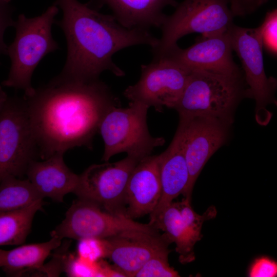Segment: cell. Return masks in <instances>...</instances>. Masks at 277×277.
Here are the masks:
<instances>
[{
	"mask_svg": "<svg viewBox=\"0 0 277 277\" xmlns=\"http://www.w3.org/2000/svg\"><path fill=\"white\" fill-rule=\"evenodd\" d=\"M106 258L126 276H134L150 259L170 252L172 243L165 233L128 230L104 239Z\"/></svg>",
	"mask_w": 277,
	"mask_h": 277,
	"instance_id": "obj_14",
	"label": "cell"
},
{
	"mask_svg": "<svg viewBox=\"0 0 277 277\" xmlns=\"http://www.w3.org/2000/svg\"><path fill=\"white\" fill-rule=\"evenodd\" d=\"M150 224L164 231L171 242L175 244V250L181 263H188L194 260L195 243L182 219L177 202H172Z\"/></svg>",
	"mask_w": 277,
	"mask_h": 277,
	"instance_id": "obj_20",
	"label": "cell"
},
{
	"mask_svg": "<svg viewBox=\"0 0 277 277\" xmlns=\"http://www.w3.org/2000/svg\"><path fill=\"white\" fill-rule=\"evenodd\" d=\"M244 74L227 75L191 71L184 91L173 109L179 115L202 116L231 126L234 111L246 97Z\"/></svg>",
	"mask_w": 277,
	"mask_h": 277,
	"instance_id": "obj_4",
	"label": "cell"
},
{
	"mask_svg": "<svg viewBox=\"0 0 277 277\" xmlns=\"http://www.w3.org/2000/svg\"><path fill=\"white\" fill-rule=\"evenodd\" d=\"M13 11L9 3L0 0V55L2 54H6L8 46L4 42V35L8 27L13 26Z\"/></svg>",
	"mask_w": 277,
	"mask_h": 277,
	"instance_id": "obj_29",
	"label": "cell"
},
{
	"mask_svg": "<svg viewBox=\"0 0 277 277\" xmlns=\"http://www.w3.org/2000/svg\"><path fill=\"white\" fill-rule=\"evenodd\" d=\"M234 16L227 0H184L160 27L162 35L152 48L153 58H158L176 47L177 41L192 33L203 36L227 31Z\"/></svg>",
	"mask_w": 277,
	"mask_h": 277,
	"instance_id": "obj_5",
	"label": "cell"
},
{
	"mask_svg": "<svg viewBox=\"0 0 277 277\" xmlns=\"http://www.w3.org/2000/svg\"><path fill=\"white\" fill-rule=\"evenodd\" d=\"M54 5L62 10V19L55 23L63 30L67 44L66 61L57 75L61 78L93 81L105 71L123 76L125 72L113 61L115 53L138 45L152 48L157 43L149 30L126 28L113 15L102 14L88 4L56 0Z\"/></svg>",
	"mask_w": 277,
	"mask_h": 277,
	"instance_id": "obj_2",
	"label": "cell"
},
{
	"mask_svg": "<svg viewBox=\"0 0 277 277\" xmlns=\"http://www.w3.org/2000/svg\"><path fill=\"white\" fill-rule=\"evenodd\" d=\"M232 51L227 30L202 36L186 49L177 46L160 58H168L191 71L202 70L227 75H239L242 73L233 60Z\"/></svg>",
	"mask_w": 277,
	"mask_h": 277,
	"instance_id": "obj_13",
	"label": "cell"
},
{
	"mask_svg": "<svg viewBox=\"0 0 277 277\" xmlns=\"http://www.w3.org/2000/svg\"><path fill=\"white\" fill-rule=\"evenodd\" d=\"M128 230L159 232L149 223L137 222L124 214L109 212L93 203L78 199L73 202L51 236L62 240L106 239Z\"/></svg>",
	"mask_w": 277,
	"mask_h": 277,
	"instance_id": "obj_9",
	"label": "cell"
},
{
	"mask_svg": "<svg viewBox=\"0 0 277 277\" xmlns=\"http://www.w3.org/2000/svg\"><path fill=\"white\" fill-rule=\"evenodd\" d=\"M179 120L170 144L159 154L161 194L156 208L149 214V224L175 199L184 194L188 184L189 175L185 155V126L183 121Z\"/></svg>",
	"mask_w": 277,
	"mask_h": 277,
	"instance_id": "obj_16",
	"label": "cell"
},
{
	"mask_svg": "<svg viewBox=\"0 0 277 277\" xmlns=\"http://www.w3.org/2000/svg\"><path fill=\"white\" fill-rule=\"evenodd\" d=\"M2 1L7 2V3H9L11 0H2Z\"/></svg>",
	"mask_w": 277,
	"mask_h": 277,
	"instance_id": "obj_32",
	"label": "cell"
},
{
	"mask_svg": "<svg viewBox=\"0 0 277 277\" xmlns=\"http://www.w3.org/2000/svg\"><path fill=\"white\" fill-rule=\"evenodd\" d=\"M191 71L165 57L153 59L141 65L138 82L124 91L129 102L153 107L160 112L163 107L174 108L179 100Z\"/></svg>",
	"mask_w": 277,
	"mask_h": 277,
	"instance_id": "obj_10",
	"label": "cell"
},
{
	"mask_svg": "<svg viewBox=\"0 0 277 277\" xmlns=\"http://www.w3.org/2000/svg\"><path fill=\"white\" fill-rule=\"evenodd\" d=\"M100 5L106 4L113 16L123 26L128 28L149 30L160 27L166 15L164 8L176 6L174 0H97Z\"/></svg>",
	"mask_w": 277,
	"mask_h": 277,
	"instance_id": "obj_18",
	"label": "cell"
},
{
	"mask_svg": "<svg viewBox=\"0 0 277 277\" xmlns=\"http://www.w3.org/2000/svg\"><path fill=\"white\" fill-rule=\"evenodd\" d=\"M233 51L241 62L247 85L246 97L255 102V117L259 124L267 125L271 117L267 106L275 103L277 82L265 73L263 46L259 27L244 28L233 24L228 29Z\"/></svg>",
	"mask_w": 277,
	"mask_h": 277,
	"instance_id": "obj_8",
	"label": "cell"
},
{
	"mask_svg": "<svg viewBox=\"0 0 277 277\" xmlns=\"http://www.w3.org/2000/svg\"><path fill=\"white\" fill-rule=\"evenodd\" d=\"M170 252H163L150 259L135 274V277H177L178 272L168 262Z\"/></svg>",
	"mask_w": 277,
	"mask_h": 277,
	"instance_id": "obj_25",
	"label": "cell"
},
{
	"mask_svg": "<svg viewBox=\"0 0 277 277\" xmlns=\"http://www.w3.org/2000/svg\"><path fill=\"white\" fill-rule=\"evenodd\" d=\"M8 98V96L7 93L3 89L2 86L0 85V110L4 106Z\"/></svg>",
	"mask_w": 277,
	"mask_h": 277,
	"instance_id": "obj_31",
	"label": "cell"
},
{
	"mask_svg": "<svg viewBox=\"0 0 277 277\" xmlns=\"http://www.w3.org/2000/svg\"><path fill=\"white\" fill-rule=\"evenodd\" d=\"M39 199L43 198L27 179L8 176L0 183V214L25 207Z\"/></svg>",
	"mask_w": 277,
	"mask_h": 277,
	"instance_id": "obj_22",
	"label": "cell"
},
{
	"mask_svg": "<svg viewBox=\"0 0 277 277\" xmlns=\"http://www.w3.org/2000/svg\"><path fill=\"white\" fill-rule=\"evenodd\" d=\"M276 275V262L267 256L255 259L248 271V275L250 277H274Z\"/></svg>",
	"mask_w": 277,
	"mask_h": 277,
	"instance_id": "obj_28",
	"label": "cell"
},
{
	"mask_svg": "<svg viewBox=\"0 0 277 277\" xmlns=\"http://www.w3.org/2000/svg\"><path fill=\"white\" fill-rule=\"evenodd\" d=\"M177 203L182 219L188 227L193 242L196 243L202 238L201 230L203 223L215 216L216 209L214 206H211L201 215L192 209L191 200L184 197L182 201Z\"/></svg>",
	"mask_w": 277,
	"mask_h": 277,
	"instance_id": "obj_23",
	"label": "cell"
},
{
	"mask_svg": "<svg viewBox=\"0 0 277 277\" xmlns=\"http://www.w3.org/2000/svg\"><path fill=\"white\" fill-rule=\"evenodd\" d=\"M161 194L159 155H150L136 165L128 179L124 195V213L132 220L151 214Z\"/></svg>",
	"mask_w": 277,
	"mask_h": 277,
	"instance_id": "obj_15",
	"label": "cell"
},
{
	"mask_svg": "<svg viewBox=\"0 0 277 277\" xmlns=\"http://www.w3.org/2000/svg\"><path fill=\"white\" fill-rule=\"evenodd\" d=\"M185 126V155L189 182L183 194L191 200L198 176L210 157L226 142L230 125L202 116L179 115Z\"/></svg>",
	"mask_w": 277,
	"mask_h": 277,
	"instance_id": "obj_12",
	"label": "cell"
},
{
	"mask_svg": "<svg viewBox=\"0 0 277 277\" xmlns=\"http://www.w3.org/2000/svg\"><path fill=\"white\" fill-rule=\"evenodd\" d=\"M149 108L129 102L128 107H114L105 115L98 130L104 143L102 161L108 162L122 152L140 161L165 144L163 137H153L149 133L147 122Z\"/></svg>",
	"mask_w": 277,
	"mask_h": 277,
	"instance_id": "obj_6",
	"label": "cell"
},
{
	"mask_svg": "<svg viewBox=\"0 0 277 277\" xmlns=\"http://www.w3.org/2000/svg\"><path fill=\"white\" fill-rule=\"evenodd\" d=\"M48 241L22 245L13 249H0V268L7 274L18 276L28 270L43 271L44 263L62 239L51 236Z\"/></svg>",
	"mask_w": 277,
	"mask_h": 277,
	"instance_id": "obj_19",
	"label": "cell"
},
{
	"mask_svg": "<svg viewBox=\"0 0 277 277\" xmlns=\"http://www.w3.org/2000/svg\"><path fill=\"white\" fill-rule=\"evenodd\" d=\"M58 12L53 4L39 16L28 18L21 14L14 21L15 37L6 52L11 66L3 86L24 90L25 96L34 92L31 78L35 69L45 55L59 48L51 32Z\"/></svg>",
	"mask_w": 277,
	"mask_h": 277,
	"instance_id": "obj_3",
	"label": "cell"
},
{
	"mask_svg": "<svg viewBox=\"0 0 277 277\" xmlns=\"http://www.w3.org/2000/svg\"><path fill=\"white\" fill-rule=\"evenodd\" d=\"M63 271L69 276H100L99 260L92 261L72 254L63 255Z\"/></svg>",
	"mask_w": 277,
	"mask_h": 277,
	"instance_id": "obj_24",
	"label": "cell"
},
{
	"mask_svg": "<svg viewBox=\"0 0 277 277\" xmlns=\"http://www.w3.org/2000/svg\"><path fill=\"white\" fill-rule=\"evenodd\" d=\"M23 97L43 160L76 147L91 149L103 117L121 106L119 98L100 79L84 82L56 76Z\"/></svg>",
	"mask_w": 277,
	"mask_h": 277,
	"instance_id": "obj_1",
	"label": "cell"
},
{
	"mask_svg": "<svg viewBox=\"0 0 277 277\" xmlns=\"http://www.w3.org/2000/svg\"><path fill=\"white\" fill-rule=\"evenodd\" d=\"M64 155L57 152L42 161L33 160L29 165L26 175L42 197L63 202L66 194L75 192L79 175L68 167Z\"/></svg>",
	"mask_w": 277,
	"mask_h": 277,
	"instance_id": "obj_17",
	"label": "cell"
},
{
	"mask_svg": "<svg viewBox=\"0 0 277 277\" xmlns=\"http://www.w3.org/2000/svg\"><path fill=\"white\" fill-rule=\"evenodd\" d=\"M139 161L127 155L116 162L91 165L79 175L74 193L78 199L93 203L107 211L125 214L126 187Z\"/></svg>",
	"mask_w": 277,
	"mask_h": 277,
	"instance_id": "obj_11",
	"label": "cell"
},
{
	"mask_svg": "<svg viewBox=\"0 0 277 277\" xmlns=\"http://www.w3.org/2000/svg\"><path fill=\"white\" fill-rule=\"evenodd\" d=\"M263 48L271 55L277 54V10L268 11L259 26Z\"/></svg>",
	"mask_w": 277,
	"mask_h": 277,
	"instance_id": "obj_26",
	"label": "cell"
},
{
	"mask_svg": "<svg viewBox=\"0 0 277 277\" xmlns=\"http://www.w3.org/2000/svg\"><path fill=\"white\" fill-rule=\"evenodd\" d=\"M77 256L92 261L106 258L104 239L86 238L78 240Z\"/></svg>",
	"mask_w": 277,
	"mask_h": 277,
	"instance_id": "obj_27",
	"label": "cell"
},
{
	"mask_svg": "<svg viewBox=\"0 0 277 277\" xmlns=\"http://www.w3.org/2000/svg\"><path fill=\"white\" fill-rule=\"evenodd\" d=\"M43 199L25 207L0 214V246L23 244L30 232L36 213L41 209Z\"/></svg>",
	"mask_w": 277,
	"mask_h": 277,
	"instance_id": "obj_21",
	"label": "cell"
},
{
	"mask_svg": "<svg viewBox=\"0 0 277 277\" xmlns=\"http://www.w3.org/2000/svg\"><path fill=\"white\" fill-rule=\"evenodd\" d=\"M38 150L24 97H8L0 110V183L22 179Z\"/></svg>",
	"mask_w": 277,
	"mask_h": 277,
	"instance_id": "obj_7",
	"label": "cell"
},
{
	"mask_svg": "<svg viewBox=\"0 0 277 277\" xmlns=\"http://www.w3.org/2000/svg\"><path fill=\"white\" fill-rule=\"evenodd\" d=\"M234 16H244L253 13L269 0H227Z\"/></svg>",
	"mask_w": 277,
	"mask_h": 277,
	"instance_id": "obj_30",
	"label": "cell"
}]
</instances>
